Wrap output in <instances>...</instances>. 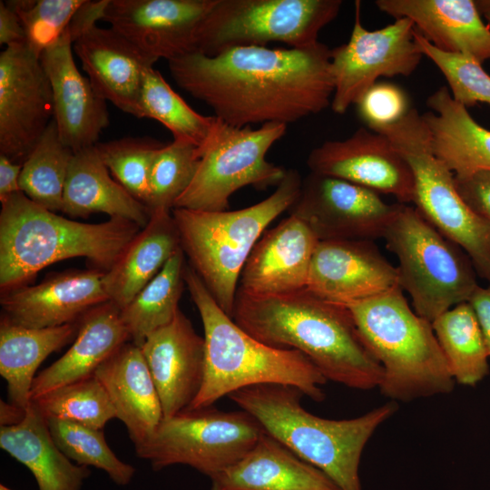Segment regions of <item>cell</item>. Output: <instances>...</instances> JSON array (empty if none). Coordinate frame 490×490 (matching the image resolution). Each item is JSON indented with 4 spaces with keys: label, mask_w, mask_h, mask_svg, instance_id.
I'll return each mask as SVG.
<instances>
[{
    "label": "cell",
    "mask_w": 490,
    "mask_h": 490,
    "mask_svg": "<svg viewBox=\"0 0 490 490\" xmlns=\"http://www.w3.org/2000/svg\"><path fill=\"white\" fill-rule=\"evenodd\" d=\"M330 50L320 42L305 48L238 46L212 56L188 53L168 66L181 89L227 124L288 125L330 105Z\"/></svg>",
    "instance_id": "obj_1"
},
{
    "label": "cell",
    "mask_w": 490,
    "mask_h": 490,
    "mask_svg": "<svg viewBox=\"0 0 490 490\" xmlns=\"http://www.w3.org/2000/svg\"><path fill=\"white\" fill-rule=\"evenodd\" d=\"M233 320L259 341L304 354L328 381L358 390L378 387L382 367L368 350L347 306L307 288L279 295L238 289Z\"/></svg>",
    "instance_id": "obj_2"
},
{
    "label": "cell",
    "mask_w": 490,
    "mask_h": 490,
    "mask_svg": "<svg viewBox=\"0 0 490 490\" xmlns=\"http://www.w3.org/2000/svg\"><path fill=\"white\" fill-rule=\"evenodd\" d=\"M303 393L292 386L263 384L229 395L264 431L299 458L323 472L339 490H362L359 464L375 431L397 410L388 401L354 418L328 419L301 405Z\"/></svg>",
    "instance_id": "obj_3"
},
{
    "label": "cell",
    "mask_w": 490,
    "mask_h": 490,
    "mask_svg": "<svg viewBox=\"0 0 490 490\" xmlns=\"http://www.w3.org/2000/svg\"><path fill=\"white\" fill-rule=\"evenodd\" d=\"M142 228L121 218L100 223L60 216L23 191L1 201V292L27 285L52 263L83 257L108 270Z\"/></svg>",
    "instance_id": "obj_4"
},
{
    "label": "cell",
    "mask_w": 490,
    "mask_h": 490,
    "mask_svg": "<svg viewBox=\"0 0 490 490\" xmlns=\"http://www.w3.org/2000/svg\"><path fill=\"white\" fill-rule=\"evenodd\" d=\"M184 280L201 316L205 341L202 386L188 409L211 407L224 396L263 384L292 386L314 401L325 399L321 387L328 380L304 354L266 345L243 330L189 263Z\"/></svg>",
    "instance_id": "obj_5"
},
{
    "label": "cell",
    "mask_w": 490,
    "mask_h": 490,
    "mask_svg": "<svg viewBox=\"0 0 490 490\" xmlns=\"http://www.w3.org/2000/svg\"><path fill=\"white\" fill-rule=\"evenodd\" d=\"M383 377L378 387L391 401L448 394L454 389L432 322L417 315L400 287L347 305Z\"/></svg>",
    "instance_id": "obj_6"
},
{
    "label": "cell",
    "mask_w": 490,
    "mask_h": 490,
    "mask_svg": "<svg viewBox=\"0 0 490 490\" xmlns=\"http://www.w3.org/2000/svg\"><path fill=\"white\" fill-rule=\"evenodd\" d=\"M302 178L290 169L263 201L236 211L173 208L181 248L220 309L233 317L242 269L267 226L299 198Z\"/></svg>",
    "instance_id": "obj_7"
},
{
    "label": "cell",
    "mask_w": 490,
    "mask_h": 490,
    "mask_svg": "<svg viewBox=\"0 0 490 490\" xmlns=\"http://www.w3.org/2000/svg\"><path fill=\"white\" fill-rule=\"evenodd\" d=\"M383 239L398 261V286L410 296L415 312L431 322L467 302L478 286L468 256L415 207L400 203Z\"/></svg>",
    "instance_id": "obj_8"
},
{
    "label": "cell",
    "mask_w": 490,
    "mask_h": 490,
    "mask_svg": "<svg viewBox=\"0 0 490 490\" xmlns=\"http://www.w3.org/2000/svg\"><path fill=\"white\" fill-rule=\"evenodd\" d=\"M408 163L414 178L413 203L438 232L457 245L477 276L490 282V226L459 194L454 174L434 154L422 114L410 108L397 122L381 128Z\"/></svg>",
    "instance_id": "obj_9"
},
{
    "label": "cell",
    "mask_w": 490,
    "mask_h": 490,
    "mask_svg": "<svg viewBox=\"0 0 490 490\" xmlns=\"http://www.w3.org/2000/svg\"><path fill=\"white\" fill-rule=\"evenodd\" d=\"M341 5V0H216L198 27L193 52L212 56L270 42L309 47Z\"/></svg>",
    "instance_id": "obj_10"
},
{
    "label": "cell",
    "mask_w": 490,
    "mask_h": 490,
    "mask_svg": "<svg viewBox=\"0 0 490 490\" xmlns=\"http://www.w3.org/2000/svg\"><path fill=\"white\" fill-rule=\"evenodd\" d=\"M286 130V124L276 122L257 129L235 127L218 118L210 140L198 149L201 159L195 177L174 208L226 211L230 196L240 188L277 187L287 170L267 161L266 155Z\"/></svg>",
    "instance_id": "obj_11"
},
{
    "label": "cell",
    "mask_w": 490,
    "mask_h": 490,
    "mask_svg": "<svg viewBox=\"0 0 490 490\" xmlns=\"http://www.w3.org/2000/svg\"><path fill=\"white\" fill-rule=\"evenodd\" d=\"M263 433L260 423L243 410L187 409L163 416L135 452L155 471L186 465L211 479L242 457Z\"/></svg>",
    "instance_id": "obj_12"
},
{
    "label": "cell",
    "mask_w": 490,
    "mask_h": 490,
    "mask_svg": "<svg viewBox=\"0 0 490 490\" xmlns=\"http://www.w3.org/2000/svg\"><path fill=\"white\" fill-rule=\"evenodd\" d=\"M361 4L355 2V19L347 44L330 50L334 93L330 107L343 114L380 77L409 76L424 56L408 18L368 30L361 22Z\"/></svg>",
    "instance_id": "obj_13"
},
{
    "label": "cell",
    "mask_w": 490,
    "mask_h": 490,
    "mask_svg": "<svg viewBox=\"0 0 490 490\" xmlns=\"http://www.w3.org/2000/svg\"><path fill=\"white\" fill-rule=\"evenodd\" d=\"M399 202L387 203L379 193L351 181L309 172L289 209L319 240L383 238Z\"/></svg>",
    "instance_id": "obj_14"
},
{
    "label": "cell",
    "mask_w": 490,
    "mask_h": 490,
    "mask_svg": "<svg viewBox=\"0 0 490 490\" xmlns=\"http://www.w3.org/2000/svg\"><path fill=\"white\" fill-rule=\"evenodd\" d=\"M54 118L51 85L26 44L0 54V154L22 163Z\"/></svg>",
    "instance_id": "obj_15"
},
{
    "label": "cell",
    "mask_w": 490,
    "mask_h": 490,
    "mask_svg": "<svg viewBox=\"0 0 490 490\" xmlns=\"http://www.w3.org/2000/svg\"><path fill=\"white\" fill-rule=\"evenodd\" d=\"M216 0H108L103 21L152 63L194 51L198 27Z\"/></svg>",
    "instance_id": "obj_16"
},
{
    "label": "cell",
    "mask_w": 490,
    "mask_h": 490,
    "mask_svg": "<svg viewBox=\"0 0 490 490\" xmlns=\"http://www.w3.org/2000/svg\"><path fill=\"white\" fill-rule=\"evenodd\" d=\"M310 172L343 179L399 203L413 202L414 178L407 161L382 133L360 127L352 135L326 141L307 159Z\"/></svg>",
    "instance_id": "obj_17"
},
{
    "label": "cell",
    "mask_w": 490,
    "mask_h": 490,
    "mask_svg": "<svg viewBox=\"0 0 490 490\" xmlns=\"http://www.w3.org/2000/svg\"><path fill=\"white\" fill-rule=\"evenodd\" d=\"M398 286L397 267L374 240H319L315 249L307 289L332 303L347 306Z\"/></svg>",
    "instance_id": "obj_18"
},
{
    "label": "cell",
    "mask_w": 490,
    "mask_h": 490,
    "mask_svg": "<svg viewBox=\"0 0 490 490\" xmlns=\"http://www.w3.org/2000/svg\"><path fill=\"white\" fill-rule=\"evenodd\" d=\"M49 80L54 120L62 142L74 152L94 146L109 125L106 101L78 70L68 27L40 54Z\"/></svg>",
    "instance_id": "obj_19"
},
{
    "label": "cell",
    "mask_w": 490,
    "mask_h": 490,
    "mask_svg": "<svg viewBox=\"0 0 490 490\" xmlns=\"http://www.w3.org/2000/svg\"><path fill=\"white\" fill-rule=\"evenodd\" d=\"M104 271L68 270L38 284L1 292L2 315L28 328H43L77 322L93 308L108 302Z\"/></svg>",
    "instance_id": "obj_20"
},
{
    "label": "cell",
    "mask_w": 490,
    "mask_h": 490,
    "mask_svg": "<svg viewBox=\"0 0 490 490\" xmlns=\"http://www.w3.org/2000/svg\"><path fill=\"white\" fill-rule=\"evenodd\" d=\"M155 384L163 416L187 410L203 382L205 341L178 310L140 347Z\"/></svg>",
    "instance_id": "obj_21"
},
{
    "label": "cell",
    "mask_w": 490,
    "mask_h": 490,
    "mask_svg": "<svg viewBox=\"0 0 490 490\" xmlns=\"http://www.w3.org/2000/svg\"><path fill=\"white\" fill-rule=\"evenodd\" d=\"M318 241L311 228L290 213L258 240L242 269L239 288L255 295H279L307 288Z\"/></svg>",
    "instance_id": "obj_22"
},
{
    "label": "cell",
    "mask_w": 490,
    "mask_h": 490,
    "mask_svg": "<svg viewBox=\"0 0 490 490\" xmlns=\"http://www.w3.org/2000/svg\"><path fill=\"white\" fill-rule=\"evenodd\" d=\"M95 92L125 113L141 118L143 75L154 63L113 29L93 25L73 44Z\"/></svg>",
    "instance_id": "obj_23"
},
{
    "label": "cell",
    "mask_w": 490,
    "mask_h": 490,
    "mask_svg": "<svg viewBox=\"0 0 490 490\" xmlns=\"http://www.w3.org/2000/svg\"><path fill=\"white\" fill-rule=\"evenodd\" d=\"M376 6L394 17L408 18L419 34L440 51L490 59V29L473 0H377Z\"/></svg>",
    "instance_id": "obj_24"
},
{
    "label": "cell",
    "mask_w": 490,
    "mask_h": 490,
    "mask_svg": "<svg viewBox=\"0 0 490 490\" xmlns=\"http://www.w3.org/2000/svg\"><path fill=\"white\" fill-rule=\"evenodd\" d=\"M94 376L104 387L134 446L153 433L163 417L160 397L139 346L126 342L101 364Z\"/></svg>",
    "instance_id": "obj_25"
},
{
    "label": "cell",
    "mask_w": 490,
    "mask_h": 490,
    "mask_svg": "<svg viewBox=\"0 0 490 490\" xmlns=\"http://www.w3.org/2000/svg\"><path fill=\"white\" fill-rule=\"evenodd\" d=\"M211 480V490H339L265 431L242 457Z\"/></svg>",
    "instance_id": "obj_26"
},
{
    "label": "cell",
    "mask_w": 490,
    "mask_h": 490,
    "mask_svg": "<svg viewBox=\"0 0 490 490\" xmlns=\"http://www.w3.org/2000/svg\"><path fill=\"white\" fill-rule=\"evenodd\" d=\"M426 106L430 111L422 117L432 151L454 177L465 179L479 172H490V131L452 97L448 87L441 86L430 94Z\"/></svg>",
    "instance_id": "obj_27"
},
{
    "label": "cell",
    "mask_w": 490,
    "mask_h": 490,
    "mask_svg": "<svg viewBox=\"0 0 490 490\" xmlns=\"http://www.w3.org/2000/svg\"><path fill=\"white\" fill-rule=\"evenodd\" d=\"M129 340L115 304L108 301L93 308L78 320L77 334L69 349L34 377L31 401L93 376L98 367Z\"/></svg>",
    "instance_id": "obj_28"
},
{
    "label": "cell",
    "mask_w": 490,
    "mask_h": 490,
    "mask_svg": "<svg viewBox=\"0 0 490 490\" xmlns=\"http://www.w3.org/2000/svg\"><path fill=\"white\" fill-rule=\"evenodd\" d=\"M181 248L172 211L155 210L145 227L129 242L113 265L104 271L109 300L120 309L159 273Z\"/></svg>",
    "instance_id": "obj_29"
},
{
    "label": "cell",
    "mask_w": 490,
    "mask_h": 490,
    "mask_svg": "<svg viewBox=\"0 0 490 490\" xmlns=\"http://www.w3.org/2000/svg\"><path fill=\"white\" fill-rule=\"evenodd\" d=\"M111 175L95 145L74 152L64 186L62 211L79 218L103 212L110 218H121L145 227L151 218L150 209Z\"/></svg>",
    "instance_id": "obj_30"
},
{
    "label": "cell",
    "mask_w": 490,
    "mask_h": 490,
    "mask_svg": "<svg viewBox=\"0 0 490 490\" xmlns=\"http://www.w3.org/2000/svg\"><path fill=\"white\" fill-rule=\"evenodd\" d=\"M0 447L31 471L39 490H81L91 474L57 446L45 416L34 401L23 421L0 427Z\"/></svg>",
    "instance_id": "obj_31"
},
{
    "label": "cell",
    "mask_w": 490,
    "mask_h": 490,
    "mask_svg": "<svg viewBox=\"0 0 490 490\" xmlns=\"http://www.w3.org/2000/svg\"><path fill=\"white\" fill-rule=\"evenodd\" d=\"M78 321L34 328L1 315L0 375L7 383L8 402L26 409L31 403L34 374L42 362L76 337Z\"/></svg>",
    "instance_id": "obj_32"
},
{
    "label": "cell",
    "mask_w": 490,
    "mask_h": 490,
    "mask_svg": "<svg viewBox=\"0 0 490 490\" xmlns=\"http://www.w3.org/2000/svg\"><path fill=\"white\" fill-rule=\"evenodd\" d=\"M185 255L180 248L133 299L120 309L133 344L141 347L151 333L174 318L185 285Z\"/></svg>",
    "instance_id": "obj_33"
},
{
    "label": "cell",
    "mask_w": 490,
    "mask_h": 490,
    "mask_svg": "<svg viewBox=\"0 0 490 490\" xmlns=\"http://www.w3.org/2000/svg\"><path fill=\"white\" fill-rule=\"evenodd\" d=\"M455 382L475 386L489 372V354L476 317L468 302L460 303L432 321Z\"/></svg>",
    "instance_id": "obj_34"
},
{
    "label": "cell",
    "mask_w": 490,
    "mask_h": 490,
    "mask_svg": "<svg viewBox=\"0 0 490 490\" xmlns=\"http://www.w3.org/2000/svg\"><path fill=\"white\" fill-rule=\"evenodd\" d=\"M141 118L164 125L174 141L195 145L201 150L210 140L218 122L194 111L153 66L146 68L141 94Z\"/></svg>",
    "instance_id": "obj_35"
},
{
    "label": "cell",
    "mask_w": 490,
    "mask_h": 490,
    "mask_svg": "<svg viewBox=\"0 0 490 490\" xmlns=\"http://www.w3.org/2000/svg\"><path fill=\"white\" fill-rule=\"evenodd\" d=\"M74 152L61 140L53 119L23 162L21 191L34 202L62 211L64 191Z\"/></svg>",
    "instance_id": "obj_36"
},
{
    "label": "cell",
    "mask_w": 490,
    "mask_h": 490,
    "mask_svg": "<svg viewBox=\"0 0 490 490\" xmlns=\"http://www.w3.org/2000/svg\"><path fill=\"white\" fill-rule=\"evenodd\" d=\"M46 419L54 441L69 459L80 466L102 469L118 485L132 481L135 468L117 457L103 430L62 418Z\"/></svg>",
    "instance_id": "obj_37"
},
{
    "label": "cell",
    "mask_w": 490,
    "mask_h": 490,
    "mask_svg": "<svg viewBox=\"0 0 490 490\" xmlns=\"http://www.w3.org/2000/svg\"><path fill=\"white\" fill-rule=\"evenodd\" d=\"M45 417L76 422L103 429L116 412L99 379L93 375L54 389L32 400Z\"/></svg>",
    "instance_id": "obj_38"
},
{
    "label": "cell",
    "mask_w": 490,
    "mask_h": 490,
    "mask_svg": "<svg viewBox=\"0 0 490 490\" xmlns=\"http://www.w3.org/2000/svg\"><path fill=\"white\" fill-rule=\"evenodd\" d=\"M162 145L151 138L124 137L98 142L95 148L112 176L148 207L151 167L156 152Z\"/></svg>",
    "instance_id": "obj_39"
},
{
    "label": "cell",
    "mask_w": 490,
    "mask_h": 490,
    "mask_svg": "<svg viewBox=\"0 0 490 490\" xmlns=\"http://www.w3.org/2000/svg\"><path fill=\"white\" fill-rule=\"evenodd\" d=\"M198 149L193 144L173 140L156 152L150 172L151 212L174 208L195 177L201 159Z\"/></svg>",
    "instance_id": "obj_40"
},
{
    "label": "cell",
    "mask_w": 490,
    "mask_h": 490,
    "mask_svg": "<svg viewBox=\"0 0 490 490\" xmlns=\"http://www.w3.org/2000/svg\"><path fill=\"white\" fill-rule=\"evenodd\" d=\"M415 39L424 56L443 74L452 97L468 108L478 103L490 104V75L477 61L458 54L438 50L415 27Z\"/></svg>",
    "instance_id": "obj_41"
},
{
    "label": "cell",
    "mask_w": 490,
    "mask_h": 490,
    "mask_svg": "<svg viewBox=\"0 0 490 490\" xmlns=\"http://www.w3.org/2000/svg\"><path fill=\"white\" fill-rule=\"evenodd\" d=\"M85 0L5 1L19 16L26 44L39 56L66 30Z\"/></svg>",
    "instance_id": "obj_42"
},
{
    "label": "cell",
    "mask_w": 490,
    "mask_h": 490,
    "mask_svg": "<svg viewBox=\"0 0 490 490\" xmlns=\"http://www.w3.org/2000/svg\"><path fill=\"white\" fill-rule=\"evenodd\" d=\"M368 129L377 131L400 121L410 110L405 91L392 83H376L356 103Z\"/></svg>",
    "instance_id": "obj_43"
},
{
    "label": "cell",
    "mask_w": 490,
    "mask_h": 490,
    "mask_svg": "<svg viewBox=\"0 0 490 490\" xmlns=\"http://www.w3.org/2000/svg\"><path fill=\"white\" fill-rule=\"evenodd\" d=\"M455 181L463 200L490 226V172H479Z\"/></svg>",
    "instance_id": "obj_44"
},
{
    "label": "cell",
    "mask_w": 490,
    "mask_h": 490,
    "mask_svg": "<svg viewBox=\"0 0 490 490\" xmlns=\"http://www.w3.org/2000/svg\"><path fill=\"white\" fill-rule=\"evenodd\" d=\"M108 0L84 1L72 18L68 29L74 42L85 31L103 19Z\"/></svg>",
    "instance_id": "obj_45"
},
{
    "label": "cell",
    "mask_w": 490,
    "mask_h": 490,
    "mask_svg": "<svg viewBox=\"0 0 490 490\" xmlns=\"http://www.w3.org/2000/svg\"><path fill=\"white\" fill-rule=\"evenodd\" d=\"M25 33L17 14L5 3L0 2V44L8 47L25 43Z\"/></svg>",
    "instance_id": "obj_46"
},
{
    "label": "cell",
    "mask_w": 490,
    "mask_h": 490,
    "mask_svg": "<svg viewBox=\"0 0 490 490\" xmlns=\"http://www.w3.org/2000/svg\"><path fill=\"white\" fill-rule=\"evenodd\" d=\"M479 327L490 358V282L487 286H477L468 299Z\"/></svg>",
    "instance_id": "obj_47"
},
{
    "label": "cell",
    "mask_w": 490,
    "mask_h": 490,
    "mask_svg": "<svg viewBox=\"0 0 490 490\" xmlns=\"http://www.w3.org/2000/svg\"><path fill=\"white\" fill-rule=\"evenodd\" d=\"M23 164L0 154V202L21 191L20 175Z\"/></svg>",
    "instance_id": "obj_48"
},
{
    "label": "cell",
    "mask_w": 490,
    "mask_h": 490,
    "mask_svg": "<svg viewBox=\"0 0 490 490\" xmlns=\"http://www.w3.org/2000/svg\"><path fill=\"white\" fill-rule=\"evenodd\" d=\"M26 415V409L19 407L5 402L3 399L0 400V424L1 426H9L19 424L24 420Z\"/></svg>",
    "instance_id": "obj_49"
},
{
    "label": "cell",
    "mask_w": 490,
    "mask_h": 490,
    "mask_svg": "<svg viewBox=\"0 0 490 490\" xmlns=\"http://www.w3.org/2000/svg\"><path fill=\"white\" fill-rule=\"evenodd\" d=\"M480 14L489 22L490 24V0H479L475 1Z\"/></svg>",
    "instance_id": "obj_50"
},
{
    "label": "cell",
    "mask_w": 490,
    "mask_h": 490,
    "mask_svg": "<svg viewBox=\"0 0 490 490\" xmlns=\"http://www.w3.org/2000/svg\"><path fill=\"white\" fill-rule=\"evenodd\" d=\"M0 490H13V489L8 488V487L5 486V485L1 484V485H0Z\"/></svg>",
    "instance_id": "obj_51"
}]
</instances>
